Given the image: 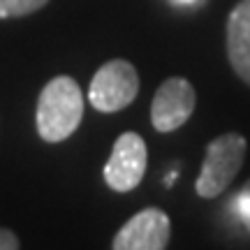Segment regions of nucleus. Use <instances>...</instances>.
I'll use <instances>...</instances> for the list:
<instances>
[{
  "label": "nucleus",
  "mask_w": 250,
  "mask_h": 250,
  "mask_svg": "<svg viewBox=\"0 0 250 250\" xmlns=\"http://www.w3.org/2000/svg\"><path fill=\"white\" fill-rule=\"evenodd\" d=\"M83 116V93L72 77H56L44 86L37 100V132L44 142L67 139Z\"/></svg>",
  "instance_id": "nucleus-1"
},
{
  "label": "nucleus",
  "mask_w": 250,
  "mask_h": 250,
  "mask_svg": "<svg viewBox=\"0 0 250 250\" xmlns=\"http://www.w3.org/2000/svg\"><path fill=\"white\" fill-rule=\"evenodd\" d=\"M246 158V139L239 132H227L215 137L206 148V158L199 171L195 190L204 199H213L239 174Z\"/></svg>",
  "instance_id": "nucleus-2"
},
{
  "label": "nucleus",
  "mask_w": 250,
  "mask_h": 250,
  "mask_svg": "<svg viewBox=\"0 0 250 250\" xmlns=\"http://www.w3.org/2000/svg\"><path fill=\"white\" fill-rule=\"evenodd\" d=\"M139 93V74L132 62L109 61L104 62L90 81L88 100L102 114H114L125 109Z\"/></svg>",
  "instance_id": "nucleus-3"
},
{
  "label": "nucleus",
  "mask_w": 250,
  "mask_h": 250,
  "mask_svg": "<svg viewBox=\"0 0 250 250\" xmlns=\"http://www.w3.org/2000/svg\"><path fill=\"white\" fill-rule=\"evenodd\" d=\"M148 151L146 142L137 132L121 134L114 144V151L104 165V181L116 192H130L142 183L146 174Z\"/></svg>",
  "instance_id": "nucleus-4"
},
{
  "label": "nucleus",
  "mask_w": 250,
  "mask_h": 250,
  "mask_svg": "<svg viewBox=\"0 0 250 250\" xmlns=\"http://www.w3.org/2000/svg\"><path fill=\"white\" fill-rule=\"evenodd\" d=\"M197 104L192 83L183 77H171L162 83L151 102V123L158 132H174L188 123Z\"/></svg>",
  "instance_id": "nucleus-5"
},
{
  "label": "nucleus",
  "mask_w": 250,
  "mask_h": 250,
  "mask_svg": "<svg viewBox=\"0 0 250 250\" xmlns=\"http://www.w3.org/2000/svg\"><path fill=\"white\" fill-rule=\"evenodd\" d=\"M169 215L160 208H144L114 236V250H162L169 243Z\"/></svg>",
  "instance_id": "nucleus-6"
},
{
  "label": "nucleus",
  "mask_w": 250,
  "mask_h": 250,
  "mask_svg": "<svg viewBox=\"0 0 250 250\" xmlns=\"http://www.w3.org/2000/svg\"><path fill=\"white\" fill-rule=\"evenodd\" d=\"M227 56L234 72L250 86V0H241L227 19Z\"/></svg>",
  "instance_id": "nucleus-7"
},
{
  "label": "nucleus",
  "mask_w": 250,
  "mask_h": 250,
  "mask_svg": "<svg viewBox=\"0 0 250 250\" xmlns=\"http://www.w3.org/2000/svg\"><path fill=\"white\" fill-rule=\"evenodd\" d=\"M49 0H0V19L26 17L42 9Z\"/></svg>",
  "instance_id": "nucleus-8"
},
{
  "label": "nucleus",
  "mask_w": 250,
  "mask_h": 250,
  "mask_svg": "<svg viewBox=\"0 0 250 250\" xmlns=\"http://www.w3.org/2000/svg\"><path fill=\"white\" fill-rule=\"evenodd\" d=\"M234 204V211H236V215L241 218V223L246 225V229L250 232V179L246 181V186L234 195L232 199Z\"/></svg>",
  "instance_id": "nucleus-9"
},
{
  "label": "nucleus",
  "mask_w": 250,
  "mask_h": 250,
  "mask_svg": "<svg viewBox=\"0 0 250 250\" xmlns=\"http://www.w3.org/2000/svg\"><path fill=\"white\" fill-rule=\"evenodd\" d=\"M19 246H21V243H19L17 234L0 227V250H17Z\"/></svg>",
  "instance_id": "nucleus-10"
},
{
  "label": "nucleus",
  "mask_w": 250,
  "mask_h": 250,
  "mask_svg": "<svg viewBox=\"0 0 250 250\" xmlns=\"http://www.w3.org/2000/svg\"><path fill=\"white\" fill-rule=\"evenodd\" d=\"M176 2H181V5H192V2H197V0H176Z\"/></svg>",
  "instance_id": "nucleus-11"
}]
</instances>
